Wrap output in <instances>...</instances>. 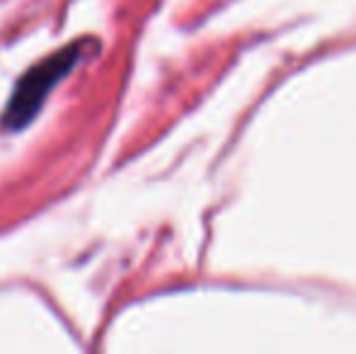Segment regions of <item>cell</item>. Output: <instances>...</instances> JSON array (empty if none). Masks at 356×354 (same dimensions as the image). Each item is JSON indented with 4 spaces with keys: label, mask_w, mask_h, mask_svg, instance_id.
Listing matches in <instances>:
<instances>
[{
    "label": "cell",
    "mask_w": 356,
    "mask_h": 354,
    "mask_svg": "<svg viewBox=\"0 0 356 354\" xmlns=\"http://www.w3.org/2000/svg\"><path fill=\"white\" fill-rule=\"evenodd\" d=\"M83 49V42H71L68 47L58 49L51 56L34 63L27 73H22L19 81L15 83V90L8 99V107L0 114V127L8 129V131L27 129L34 122V117L42 112L49 95L78 66Z\"/></svg>",
    "instance_id": "obj_1"
}]
</instances>
